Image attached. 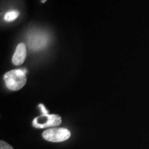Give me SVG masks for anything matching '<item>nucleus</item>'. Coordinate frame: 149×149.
<instances>
[{"label":"nucleus","mask_w":149,"mask_h":149,"mask_svg":"<svg viewBox=\"0 0 149 149\" xmlns=\"http://www.w3.org/2000/svg\"><path fill=\"white\" fill-rule=\"evenodd\" d=\"M46 1V0H42V3H44Z\"/></svg>","instance_id":"9"},{"label":"nucleus","mask_w":149,"mask_h":149,"mask_svg":"<svg viewBox=\"0 0 149 149\" xmlns=\"http://www.w3.org/2000/svg\"><path fill=\"white\" fill-rule=\"evenodd\" d=\"M39 107L41 108V109H42V111L44 114H48V111H46V109H45V107H44V105H43V104H40V106H39Z\"/></svg>","instance_id":"8"},{"label":"nucleus","mask_w":149,"mask_h":149,"mask_svg":"<svg viewBox=\"0 0 149 149\" xmlns=\"http://www.w3.org/2000/svg\"><path fill=\"white\" fill-rule=\"evenodd\" d=\"M48 42V36L43 33H35L30 35L28 44L30 48L33 50H39L45 47Z\"/></svg>","instance_id":"4"},{"label":"nucleus","mask_w":149,"mask_h":149,"mask_svg":"<svg viewBox=\"0 0 149 149\" xmlns=\"http://www.w3.org/2000/svg\"><path fill=\"white\" fill-rule=\"evenodd\" d=\"M19 13L17 10H10L4 16V19L6 22H12L18 17Z\"/></svg>","instance_id":"6"},{"label":"nucleus","mask_w":149,"mask_h":149,"mask_svg":"<svg viewBox=\"0 0 149 149\" xmlns=\"http://www.w3.org/2000/svg\"><path fill=\"white\" fill-rule=\"evenodd\" d=\"M3 79L7 88L13 91L22 89L27 81L26 71L21 69H15L7 72L3 76Z\"/></svg>","instance_id":"1"},{"label":"nucleus","mask_w":149,"mask_h":149,"mask_svg":"<svg viewBox=\"0 0 149 149\" xmlns=\"http://www.w3.org/2000/svg\"><path fill=\"white\" fill-rule=\"evenodd\" d=\"M71 133L65 128H51L44 130L42 133L43 138L51 142H62L70 137Z\"/></svg>","instance_id":"2"},{"label":"nucleus","mask_w":149,"mask_h":149,"mask_svg":"<svg viewBox=\"0 0 149 149\" xmlns=\"http://www.w3.org/2000/svg\"><path fill=\"white\" fill-rule=\"evenodd\" d=\"M0 149H14L12 146L6 143V141L1 140L0 141Z\"/></svg>","instance_id":"7"},{"label":"nucleus","mask_w":149,"mask_h":149,"mask_svg":"<svg viewBox=\"0 0 149 149\" xmlns=\"http://www.w3.org/2000/svg\"><path fill=\"white\" fill-rule=\"evenodd\" d=\"M26 57V48L23 43L18 44L15 52L12 61L15 65H20L24 63Z\"/></svg>","instance_id":"5"},{"label":"nucleus","mask_w":149,"mask_h":149,"mask_svg":"<svg viewBox=\"0 0 149 149\" xmlns=\"http://www.w3.org/2000/svg\"><path fill=\"white\" fill-rule=\"evenodd\" d=\"M61 117L56 114H43L37 117L33 122V125L37 128H45L60 125Z\"/></svg>","instance_id":"3"}]
</instances>
